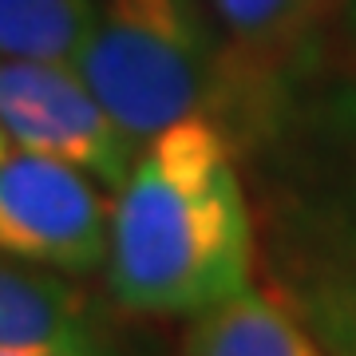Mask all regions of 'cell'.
Listing matches in <instances>:
<instances>
[{
	"label": "cell",
	"instance_id": "1",
	"mask_svg": "<svg viewBox=\"0 0 356 356\" xmlns=\"http://www.w3.org/2000/svg\"><path fill=\"white\" fill-rule=\"evenodd\" d=\"M238 151L273 297L329 356H356V72L297 83Z\"/></svg>",
	"mask_w": 356,
	"mask_h": 356
},
{
	"label": "cell",
	"instance_id": "2",
	"mask_svg": "<svg viewBox=\"0 0 356 356\" xmlns=\"http://www.w3.org/2000/svg\"><path fill=\"white\" fill-rule=\"evenodd\" d=\"M234 154L214 119H182L139 143L107 238L119 309L198 317L254 285V206Z\"/></svg>",
	"mask_w": 356,
	"mask_h": 356
},
{
	"label": "cell",
	"instance_id": "3",
	"mask_svg": "<svg viewBox=\"0 0 356 356\" xmlns=\"http://www.w3.org/2000/svg\"><path fill=\"white\" fill-rule=\"evenodd\" d=\"M79 76L135 139L226 115V56L206 0H99Z\"/></svg>",
	"mask_w": 356,
	"mask_h": 356
},
{
	"label": "cell",
	"instance_id": "4",
	"mask_svg": "<svg viewBox=\"0 0 356 356\" xmlns=\"http://www.w3.org/2000/svg\"><path fill=\"white\" fill-rule=\"evenodd\" d=\"M111 210L99 182L48 154L0 159V257L83 277L107 266Z\"/></svg>",
	"mask_w": 356,
	"mask_h": 356
},
{
	"label": "cell",
	"instance_id": "5",
	"mask_svg": "<svg viewBox=\"0 0 356 356\" xmlns=\"http://www.w3.org/2000/svg\"><path fill=\"white\" fill-rule=\"evenodd\" d=\"M0 131L20 151L72 163L111 191L139 154V139L119 127L79 67L48 60H0Z\"/></svg>",
	"mask_w": 356,
	"mask_h": 356
},
{
	"label": "cell",
	"instance_id": "6",
	"mask_svg": "<svg viewBox=\"0 0 356 356\" xmlns=\"http://www.w3.org/2000/svg\"><path fill=\"white\" fill-rule=\"evenodd\" d=\"M332 0H210L226 56L222 131L234 151L254 127L317 72Z\"/></svg>",
	"mask_w": 356,
	"mask_h": 356
},
{
	"label": "cell",
	"instance_id": "7",
	"mask_svg": "<svg viewBox=\"0 0 356 356\" xmlns=\"http://www.w3.org/2000/svg\"><path fill=\"white\" fill-rule=\"evenodd\" d=\"M0 344L67 356H119L115 329L88 293L40 266L0 257Z\"/></svg>",
	"mask_w": 356,
	"mask_h": 356
},
{
	"label": "cell",
	"instance_id": "8",
	"mask_svg": "<svg viewBox=\"0 0 356 356\" xmlns=\"http://www.w3.org/2000/svg\"><path fill=\"white\" fill-rule=\"evenodd\" d=\"M182 356H329V348L277 297L250 285L194 317Z\"/></svg>",
	"mask_w": 356,
	"mask_h": 356
},
{
	"label": "cell",
	"instance_id": "9",
	"mask_svg": "<svg viewBox=\"0 0 356 356\" xmlns=\"http://www.w3.org/2000/svg\"><path fill=\"white\" fill-rule=\"evenodd\" d=\"M95 24V0H0V60L79 67Z\"/></svg>",
	"mask_w": 356,
	"mask_h": 356
},
{
	"label": "cell",
	"instance_id": "10",
	"mask_svg": "<svg viewBox=\"0 0 356 356\" xmlns=\"http://www.w3.org/2000/svg\"><path fill=\"white\" fill-rule=\"evenodd\" d=\"M0 356H67V353H51V348H16V344H0Z\"/></svg>",
	"mask_w": 356,
	"mask_h": 356
},
{
	"label": "cell",
	"instance_id": "11",
	"mask_svg": "<svg viewBox=\"0 0 356 356\" xmlns=\"http://www.w3.org/2000/svg\"><path fill=\"white\" fill-rule=\"evenodd\" d=\"M344 16H348V28H353V36H356V0H344Z\"/></svg>",
	"mask_w": 356,
	"mask_h": 356
},
{
	"label": "cell",
	"instance_id": "12",
	"mask_svg": "<svg viewBox=\"0 0 356 356\" xmlns=\"http://www.w3.org/2000/svg\"><path fill=\"white\" fill-rule=\"evenodd\" d=\"M4 154H8V135L0 131V159H4Z\"/></svg>",
	"mask_w": 356,
	"mask_h": 356
}]
</instances>
